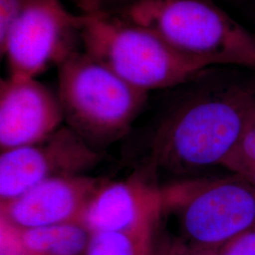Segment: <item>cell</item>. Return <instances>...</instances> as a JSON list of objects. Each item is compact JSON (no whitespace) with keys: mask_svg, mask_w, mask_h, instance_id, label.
Masks as SVG:
<instances>
[{"mask_svg":"<svg viewBox=\"0 0 255 255\" xmlns=\"http://www.w3.org/2000/svg\"><path fill=\"white\" fill-rule=\"evenodd\" d=\"M210 68L170 102L155 126L148 169L193 173L221 166L255 126V83L216 80Z\"/></svg>","mask_w":255,"mask_h":255,"instance_id":"6da1fadb","label":"cell"},{"mask_svg":"<svg viewBox=\"0 0 255 255\" xmlns=\"http://www.w3.org/2000/svg\"><path fill=\"white\" fill-rule=\"evenodd\" d=\"M148 92L123 80L85 51L58 66V92L66 126L98 152L129 131Z\"/></svg>","mask_w":255,"mask_h":255,"instance_id":"7a4b0ae2","label":"cell"},{"mask_svg":"<svg viewBox=\"0 0 255 255\" xmlns=\"http://www.w3.org/2000/svg\"><path fill=\"white\" fill-rule=\"evenodd\" d=\"M146 27L177 53L204 67L237 65L255 37L216 0H143L118 14Z\"/></svg>","mask_w":255,"mask_h":255,"instance_id":"3957f363","label":"cell"},{"mask_svg":"<svg viewBox=\"0 0 255 255\" xmlns=\"http://www.w3.org/2000/svg\"><path fill=\"white\" fill-rule=\"evenodd\" d=\"M80 31L86 53L144 91L181 86L207 69L120 15L82 13Z\"/></svg>","mask_w":255,"mask_h":255,"instance_id":"277c9868","label":"cell"},{"mask_svg":"<svg viewBox=\"0 0 255 255\" xmlns=\"http://www.w3.org/2000/svg\"><path fill=\"white\" fill-rule=\"evenodd\" d=\"M165 209L177 210L182 239L210 254L255 226V186L239 176L164 189Z\"/></svg>","mask_w":255,"mask_h":255,"instance_id":"5b68a950","label":"cell"},{"mask_svg":"<svg viewBox=\"0 0 255 255\" xmlns=\"http://www.w3.org/2000/svg\"><path fill=\"white\" fill-rule=\"evenodd\" d=\"M80 15L69 12L61 0H26L0 45L9 76L35 78L78 51Z\"/></svg>","mask_w":255,"mask_h":255,"instance_id":"8992f818","label":"cell"},{"mask_svg":"<svg viewBox=\"0 0 255 255\" xmlns=\"http://www.w3.org/2000/svg\"><path fill=\"white\" fill-rule=\"evenodd\" d=\"M101 160V152L68 126L59 128L35 144L1 151L0 202L51 178L86 175Z\"/></svg>","mask_w":255,"mask_h":255,"instance_id":"52a82bcc","label":"cell"},{"mask_svg":"<svg viewBox=\"0 0 255 255\" xmlns=\"http://www.w3.org/2000/svg\"><path fill=\"white\" fill-rule=\"evenodd\" d=\"M139 172L124 181L105 180L82 215V225L95 232H137L156 229L165 210L164 188Z\"/></svg>","mask_w":255,"mask_h":255,"instance_id":"ba28073f","label":"cell"},{"mask_svg":"<svg viewBox=\"0 0 255 255\" xmlns=\"http://www.w3.org/2000/svg\"><path fill=\"white\" fill-rule=\"evenodd\" d=\"M104 181L87 175L46 180L13 199L1 201V223L16 229L81 223L92 196Z\"/></svg>","mask_w":255,"mask_h":255,"instance_id":"9c48e42d","label":"cell"},{"mask_svg":"<svg viewBox=\"0 0 255 255\" xmlns=\"http://www.w3.org/2000/svg\"><path fill=\"white\" fill-rule=\"evenodd\" d=\"M63 121L57 94L35 78L9 76L1 80V151L40 142L61 127Z\"/></svg>","mask_w":255,"mask_h":255,"instance_id":"30bf717a","label":"cell"},{"mask_svg":"<svg viewBox=\"0 0 255 255\" xmlns=\"http://www.w3.org/2000/svg\"><path fill=\"white\" fill-rule=\"evenodd\" d=\"M90 236L80 222L29 229L1 223V255H84Z\"/></svg>","mask_w":255,"mask_h":255,"instance_id":"8fae6325","label":"cell"},{"mask_svg":"<svg viewBox=\"0 0 255 255\" xmlns=\"http://www.w3.org/2000/svg\"><path fill=\"white\" fill-rule=\"evenodd\" d=\"M155 229L137 232L91 233L84 255H149Z\"/></svg>","mask_w":255,"mask_h":255,"instance_id":"7c38bea8","label":"cell"},{"mask_svg":"<svg viewBox=\"0 0 255 255\" xmlns=\"http://www.w3.org/2000/svg\"><path fill=\"white\" fill-rule=\"evenodd\" d=\"M221 166L255 186V126L247 132Z\"/></svg>","mask_w":255,"mask_h":255,"instance_id":"4fadbf2b","label":"cell"},{"mask_svg":"<svg viewBox=\"0 0 255 255\" xmlns=\"http://www.w3.org/2000/svg\"><path fill=\"white\" fill-rule=\"evenodd\" d=\"M143 0H78L84 14L118 15L132 8Z\"/></svg>","mask_w":255,"mask_h":255,"instance_id":"5bb4252c","label":"cell"},{"mask_svg":"<svg viewBox=\"0 0 255 255\" xmlns=\"http://www.w3.org/2000/svg\"><path fill=\"white\" fill-rule=\"evenodd\" d=\"M202 255H255V226L233 238L213 253Z\"/></svg>","mask_w":255,"mask_h":255,"instance_id":"9a60e30c","label":"cell"},{"mask_svg":"<svg viewBox=\"0 0 255 255\" xmlns=\"http://www.w3.org/2000/svg\"><path fill=\"white\" fill-rule=\"evenodd\" d=\"M26 0H0V45L18 16Z\"/></svg>","mask_w":255,"mask_h":255,"instance_id":"2e32d148","label":"cell"},{"mask_svg":"<svg viewBox=\"0 0 255 255\" xmlns=\"http://www.w3.org/2000/svg\"><path fill=\"white\" fill-rule=\"evenodd\" d=\"M156 255H203L187 245L182 238L171 240L159 249H156Z\"/></svg>","mask_w":255,"mask_h":255,"instance_id":"e0dca14e","label":"cell"},{"mask_svg":"<svg viewBox=\"0 0 255 255\" xmlns=\"http://www.w3.org/2000/svg\"><path fill=\"white\" fill-rule=\"evenodd\" d=\"M237 66H243L249 68H255V49L251 53L243 57L240 62L237 64Z\"/></svg>","mask_w":255,"mask_h":255,"instance_id":"ac0fdd59","label":"cell"},{"mask_svg":"<svg viewBox=\"0 0 255 255\" xmlns=\"http://www.w3.org/2000/svg\"><path fill=\"white\" fill-rule=\"evenodd\" d=\"M156 255V251H155V244L154 247H153V249H152V251H151V253H150V255Z\"/></svg>","mask_w":255,"mask_h":255,"instance_id":"d6986e66","label":"cell"},{"mask_svg":"<svg viewBox=\"0 0 255 255\" xmlns=\"http://www.w3.org/2000/svg\"><path fill=\"white\" fill-rule=\"evenodd\" d=\"M222 1H236V0H222Z\"/></svg>","mask_w":255,"mask_h":255,"instance_id":"ffe728a7","label":"cell"}]
</instances>
